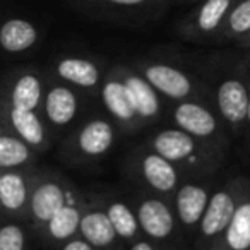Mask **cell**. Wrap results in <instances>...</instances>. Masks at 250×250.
Wrapping results in <instances>:
<instances>
[{
    "label": "cell",
    "mask_w": 250,
    "mask_h": 250,
    "mask_svg": "<svg viewBox=\"0 0 250 250\" xmlns=\"http://www.w3.org/2000/svg\"><path fill=\"white\" fill-rule=\"evenodd\" d=\"M147 146L185 171H208L218 161L216 147L195 139L178 127L160 130L151 137Z\"/></svg>",
    "instance_id": "1"
},
{
    "label": "cell",
    "mask_w": 250,
    "mask_h": 250,
    "mask_svg": "<svg viewBox=\"0 0 250 250\" xmlns=\"http://www.w3.org/2000/svg\"><path fill=\"white\" fill-rule=\"evenodd\" d=\"M249 187L250 182L235 180L212 192L204 218L197 228L201 249L211 250L218 243V240L221 238L228 225L231 223L236 208H238L240 201Z\"/></svg>",
    "instance_id": "2"
},
{
    "label": "cell",
    "mask_w": 250,
    "mask_h": 250,
    "mask_svg": "<svg viewBox=\"0 0 250 250\" xmlns=\"http://www.w3.org/2000/svg\"><path fill=\"white\" fill-rule=\"evenodd\" d=\"M236 0H201L178 24L188 42H214Z\"/></svg>",
    "instance_id": "3"
},
{
    "label": "cell",
    "mask_w": 250,
    "mask_h": 250,
    "mask_svg": "<svg viewBox=\"0 0 250 250\" xmlns=\"http://www.w3.org/2000/svg\"><path fill=\"white\" fill-rule=\"evenodd\" d=\"M70 202L69 185L57 177H35L31 199H29V218L38 229H45L48 221Z\"/></svg>",
    "instance_id": "4"
},
{
    "label": "cell",
    "mask_w": 250,
    "mask_h": 250,
    "mask_svg": "<svg viewBox=\"0 0 250 250\" xmlns=\"http://www.w3.org/2000/svg\"><path fill=\"white\" fill-rule=\"evenodd\" d=\"M139 72L153 84V87L173 101H187L199 94L197 83L180 67L167 62H146L139 67Z\"/></svg>",
    "instance_id": "5"
},
{
    "label": "cell",
    "mask_w": 250,
    "mask_h": 250,
    "mask_svg": "<svg viewBox=\"0 0 250 250\" xmlns=\"http://www.w3.org/2000/svg\"><path fill=\"white\" fill-rule=\"evenodd\" d=\"M171 118L178 129L185 130L195 139L216 147V143L221 136V124H219L218 117L202 103H197L194 100L180 101L173 108Z\"/></svg>",
    "instance_id": "6"
},
{
    "label": "cell",
    "mask_w": 250,
    "mask_h": 250,
    "mask_svg": "<svg viewBox=\"0 0 250 250\" xmlns=\"http://www.w3.org/2000/svg\"><path fill=\"white\" fill-rule=\"evenodd\" d=\"M100 94L106 111L120 127L127 130H134L141 127L143 120L137 115L129 87L125 86L124 79L115 67L106 74V77L101 83Z\"/></svg>",
    "instance_id": "7"
},
{
    "label": "cell",
    "mask_w": 250,
    "mask_h": 250,
    "mask_svg": "<svg viewBox=\"0 0 250 250\" xmlns=\"http://www.w3.org/2000/svg\"><path fill=\"white\" fill-rule=\"evenodd\" d=\"M250 81L242 77H225L216 87V106L219 117L233 130H240L249 117Z\"/></svg>",
    "instance_id": "8"
},
{
    "label": "cell",
    "mask_w": 250,
    "mask_h": 250,
    "mask_svg": "<svg viewBox=\"0 0 250 250\" xmlns=\"http://www.w3.org/2000/svg\"><path fill=\"white\" fill-rule=\"evenodd\" d=\"M115 124L106 118H91L72 137L74 153L81 160H98L115 144Z\"/></svg>",
    "instance_id": "9"
},
{
    "label": "cell",
    "mask_w": 250,
    "mask_h": 250,
    "mask_svg": "<svg viewBox=\"0 0 250 250\" xmlns=\"http://www.w3.org/2000/svg\"><path fill=\"white\" fill-rule=\"evenodd\" d=\"M141 231L153 242H167L177 228V212L158 197H144L136 208Z\"/></svg>",
    "instance_id": "10"
},
{
    "label": "cell",
    "mask_w": 250,
    "mask_h": 250,
    "mask_svg": "<svg viewBox=\"0 0 250 250\" xmlns=\"http://www.w3.org/2000/svg\"><path fill=\"white\" fill-rule=\"evenodd\" d=\"M137 171L144 184L156 194L170 195L177 192L180 184V168L153 149L137 158Z\"/></svg>",
    "instance_id": "11"
},
{
    "label": "cell",
    "mask_w": 250,
    "mask_h": 250,
    "mask_svg": "<svg viewBox=\"0 0 250 250\" xmlns=\"http://www.w3.org/2000/svg\"><path fill=\"white\" fill-rule=\"evenodd\" d=\"M79 113V98L67 83H53L46 87L43 115L52 129H63Z\"/></svg>",
    "instance_id": "12"
},
{
    "label": "cell",
    "mask_w": 250,
    "mask_h": 250,
    "mask_svg": "<svg viewBox=\"0 0 250 250\" xmlns=\"http://www.w3.org/2000/svg\"><path fill=\"white\" fill-rule=\"evenodd\" d=\"M212 192L208 185L199 184V182H185L177 188L173 195L175 212H177L178 221L187 229L199 228L204 212L208 209L209 199Z\"/></svg>",
    "instance_id": "13"
},
{
    "label": "cell",
    "mask_w": 250,
    "mask_h": 250,
    "mask_svg": "<svg viewBox=\"0 0 250 250\" xmlns=\"http://www.w3.org/2000/svg\"><path fill=\"white\" fill-rule=\"evenodd\" d=\"M35 177L24 170H2L0 173V204L7 214L22 216L29 214Z\"/></svg>",
    "instance_id": "14"
},
{
    "label": "cell",
    "mask_w": 250,
    "mask_h": 250,
    "mask_svg": "<svg viewBox=\"0 0 250 250\" xmlns=\"http://www.w3.org/2000/svg\"><path fill=\"white\" fill-rule=\"evenodd\" d=\"M4 118L5 127L28 143L35 151H45L48 147V130L38 111L18 110L4 103Z\"/></svg>",
    "instance_id": "15"
},
{
    "label": "cell",
    "mask_w": 250,
    "mask_h": 250,
    "mask_svg": "<svg viewBox=\"0 0 250 250\" xmlns=\"http://www.w3.org/2000/svg\"><path fill=\"white\" fill-rule=\"evenodd\" d=\"M120 77L124 79L125 86L129 87L130 96H132L134 106L137 110V115L143 122H153L161 113V101L160 93L153 87V84L146 79L141 72H136L130 67L117 65Z\"/></svg>",
    "instance_id": "16"
},
{
    "label": "cell",
    "mask_w": 250,
    "mask_h": 250,
    "mask_svg": "<svg viewBox=\"0 0 250 250\" xmlns=\"http://www.w3.org/2000/svg\"><path fill=\"white\" fill-rule=\"evenodd\" d=\"M76 4L100 18L127 19L149 14L163 4V0H76Z\"/></svg>",
    "instance_id": "17"
},
{
    "label": "cell",
    "mask_w": 250,
    "mask_h": 250,
    "mask_svg": "<svg viewBox=\"0 0 250 250\" xmlns=\"http://www.w3.org/2000/svg\"><path fill=\"white\" fill-rule=\"evenodd\" d=\"M46 87L43 83V77L36 70L26 69L12 79L9 87V96L5 104L18 110H33L38 111L45 100Z\"/></svg>",
    "instance_id": "18"
},
{
    "label": "cell",
    "mask_w": 250,
    "mask_h": 250,
    "mask_svg": "<svg viewBox=\"0 0 250 250\" xmlns=\"http://www.w3.org/2000/svg\"><path fill=\"white\" fill-rule=\"evenodd\" d=\"M53 70L60 81L81 89H98L101 84L100 65L87 57H62Z\"/></svg>",
    "instance_id": "19"
},
{
    "label": "cell",
    "mask_w": 250,
    "mask_h": 250,
    "mask_svg": "<svg viewBox=\"0 0 250 250\" xmlns=\"http://www.w3.org/2000/svg\"><path fill=\"white\" fill-rule=\"evenodd\" d=\"M79 236H83L98 250L111 249L120 240L104 208H91L83 212Z\"/></svg>",
    "instance_id": "20"
},
{
    "label": "cell",
    "mask_w": 250,
    "mask_h": 250,
    "mask_svg": "<svg viewBox=\"0 0 250 250\" xmlns=\"http://www.w3.org/2000/svg\"><path fill=\"white\" fill-rule=\"evenodd\" d=\"M211 250H250V187L240 201L226 231Z\"/></svg>",
    "instance_id": "21"
},
{
    "label": "cell",
    "mask_w": 250,
    "mask_h": 250,
    "mask_svg": "<svg viewBox=\"0 0 250 250\" xmlns=\"http://www.w3.org/2000/svg\"><path fill=\"white\" fill-rule=\"evenodd\" d=\"M40 31L31 21L11 18L0 28V46L7 53H22L38 43Z\"/></svg>",
    "instance_id": "22"
},
{
    "label": "cell",
    "mask_w": 250,
    "mask_h": 250,
    "mask_svg": "<svg viewBox=\"0 0 250 250\" xmlns=\"http://www.w3.org/2000/svg\"><path fill=\"white\" fill-rule=\"evenodd\" d=\"M35 161V149L4 125L0 134V168L19 170Z\"/></svg>",
    "instance_id": "23"
},
{
    "label": "cell",
    "mask_w": 250,
    "mask_h": 250,
    "mask_svg": "<svg viewBox=\"0 0 250 250\" xmlns=\"http://www.w3.org/2000/svg\"><path fill=\"white\" fill-rule=\"evenodd\" d=\"M81 219H83V211L69 202L50 219L43 231L53 243H65L79 235Z\"/></svg>",
    "instance_id": "24"
},
{
    "label": "cell",
    "mask_w": 250,
    "mask_h": 250,
    "mask_svg": "<svg viewBox=\"0 0 250 250\" xmlns=\"http://www.w3.org/2000/svg\"><path fill=\"white\" fill-rule=\"evenodd\" d=\"M108 216H110L113 228L117 231L118 238L122 242H136L139 240V219H137V212L130 208L129 204L122 199H111L104 206Z\"/></svg>",
    "instance_id": "25"
},
{
    "label": "cell",
    "mask_w": 250,
    "mask_h": 250,
    "mask_svg": "<svg viewBox=\"0 0 250 250\" xmlns=\"http://www.w3.org/2000/svg\"><path fill=\"white\" fill-rule=\"evenodd\" d=\"M250 36V0H236L229 11L221 31L216 35V43H242Z\"/></svg>",
    "instance_id": "26"
},
{
    "label": "cell",
    "mask_w": 250,
    "mask_h": 250,
    "mask_svg": "<svg viewBox=\"0 0 250 250\" xmlns=\"http://www.w3.org/2000/svg\"><path fill=\"white\" fill-rule=\"evenodd\" d=\"M0 250H26V231L21 225L11 221L2 226Z\"/></svg>",
    "instance_id": "27"
},
{
    "label": "cell",
    "mask_w": 250,
    "mask_h": 250,
    "mask_svg": "<svg viewBox=\"0 0 250 250\" xmlns=\"http://www.w3.org/2000/svg\"><path fill=\"white\" fill-rule=\"evenodd\" d=\"M60 250H98V249L81 236V238H72V240H69V242L62 243V249Z\"/></svg>",
    "instance_id": "28"
},
{
    "label": "cell",
    "mask_w": 250,
    "mask_h": 250,
    "mask_svg": "<svg viewBox=\"0 0 250 250\" xmlns=\"http://www.w3.org/2000/svg\"><path fill=\"white\" fill-rule=\"evenodd\" d=\"M129 250H156L154 245L149 240H136V242L130 243Z\"/></svg>",
    "instance_id": "29"
},
{
    "label": "cell",
    "mask_w": 250,
    "mask_h": 250,
    "mask_svg": "<svg viewBox=\"0 0 250 250\" xmlns=\"http://www.w3.org/2000/svg\"><path fill=\"white\" fill-rule=\"evenodd\" d=\"M238 45H240V46H243V48H245V50H249V52H250V36H249V38H245V40H243L242 43H238Z\"/></svg>",
    "instance_id": "30"
},
{
    "label": "cell",
    "mask_w": 250,
    "mask_h": 250,
    "mask_svg": "<svg viewBox=\"0 0 250 250\" xmlns=\"http://www.w3.org/2000/svg\"><path fill=\"white\" fill-rule=\"evenodd\" d=\"M247 122H249V125H250V103H249V117H247Z\"/></svg>",
    "instance_id": "31"
},
{
    "label": "cell",
    "mask_w": 250,
    "mask_h": 250,
    "mask_svg": "<svg viewBox=\"0 0 250 250\" xmlns=\"http://www.w3.org/2000/svg\"><path fill=\"white\" fill-rule=\"evenodd\" d=\"M182 2H201V0H182Z\"/></svg>",
    "instance_id": "32"
}]
</instances>
